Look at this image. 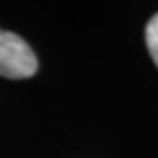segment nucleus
I'll list each match as a JSON object with an SVG mask.
<instances>
[{
	"instance_id": "nucleus-1",
	"label": "nucleus",
	"mask_w": 158,
	"mask_h": 158,
	"mask_svg": "<svg viewBox=\"0 0 158 158\" xmlns=\"http://www.w3.org/2000/svg\"><path fill=\"white\" fill-rule=\"evenodd\" d=\"M39 69L37 56L19 35L0 30V76L7 79L32 77Z\"/></svg>"
},
{
	"instance_id": "nucleus-2",
	"label": "nucleus",
	"mask_w": 158,
	"mask_h": 158,
	"mask_svg": "<svg viewBox=\"0 0 158 158\" xmlns=\"http://www.w3.org/2000/svg\"><path fill=\"white\" fill-rule=\"evenodd\" d=\"M146 46L158 67V14H155L146 25Z\"/></svg>"
}]
</instances>
